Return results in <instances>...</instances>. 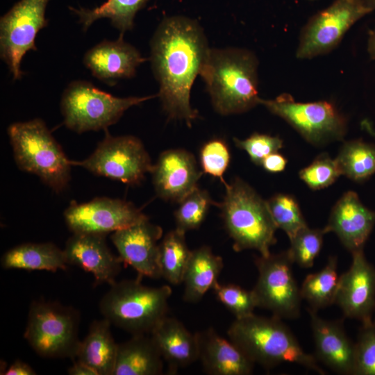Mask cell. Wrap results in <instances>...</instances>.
Instances as JSON below:
<instances>
[{"label": "cell", "instance_id": "cell-7", "mask_svg": "<svg viewBox=\"0 0 375 375\" xmlns=\"http://www.w3.org/2000/svg\"><path fill=\"white\" fill-rule=\"evenodd\" d=\"M80 312L57 301L38 300L29 307L24 337L40 356L74 360L81 340Z\"/></svg>", "mask_w": 375, "mask_h": 375}, {"label": "cell", "instance_id": "cell-17", "mask_svg": "<svg viewBox=\"0 0 375 375\" xmlns=\"http://www.w3.org/2000/svg\"><path fill=\"white\" fill-rule=\"evenodd\" d=\"M157 196L179 203L197 187L203 174L190 152L182 149L162 151L151 172Z\"/></svg>", "mask_w": 375, "mask_h": 375}, {"label": "cell", "instance_id": "cell-42", "mask_svg": "<svg viewBox=\"0 0 375 375\" xmlns=\"http://www.w3.org/2000/svg\"><path fill=\"white\" fill-rule=\"evenodd\" d=\"M67 372L69 375H97L91 367L77 360L74 361Z\"/></svg>", "mask_w": 375, "mask_h": 375}, {"label": "cell", "instance_id": "cell-37", "mask_svg": "<svg viewBox=\"0 0 375 375\" xmlns=\"http://www.w3.org/2000/svg\"><path fill=\"white\" fill-rule=\"evenodd\" d=\"M353 375H375V322L362 323L355 343Z\"/></svg>", "mask_w": 375, "mask_h": 375}, {"label": "cell", "instance_id": "cell-4", "mask_svg": "<svg viewBox=\"0 0 375 375\" xmlns=\"http://www.w3.org/2000/svg\"><path fill=\"white\" fill-rule=\"evenodd\" d=\"M224 200L218 206L225 228L238 252L254 249L267 256L276 242L277 227L265 201L248 183L236 177L226 182Z\"/></svg>", "mask_w": 375, "mask_h": 375}, {"label": "cell", "instance_id": "cell-40", "mask_svg": "<svg viewBox=\"0 0 375 375\" xmlns=\"http://www.w3.org/2000/svg\"><path fill=\"white\" fill-rule=\"evenodd\" d=\"M287 159L281 154L275 152L264 158L261 166L271 173L283 172L286 166Z\"/></svg>", "mask_w": 375, "mask_h": 375}, {"label": "cell", "instance_id": "cell-32", "mask_svg": "<svg viewBox=\"0 0 375 375\" xmlns=\"http://www.w3.org/2000/svg\"><path fill=\"white\" fill-rule=\"evenodd\" d=\"M174 212L176 228L186 233L197 229L204 221L212 205L218 206L209 193L197 187L179 203Z\"/></svg>", "mask_w": 375, "mask_h": 375}, {"label": "cell", "instance_id": "cell-22", "mask_svg": "<svg viewBox=\"0 0 375 375\" xmlns=\"http://www.w3.org/2000/svg\"><path fill=\"white\" fill-rule=\"evenodd\" d=\"M199 360L210 375H249L254 363L229 338H224L213 328L196 333Z\"/></svg>", "mask_w": 375, "mask_h": 375}, {"label": "cell", "instance_id": "cell-38", "mask_svg": "<svg viewBox=\"0 0 375 375\" xmlns=\"http://www.w3.org/2000/svg\"><path fill=\"white\" fill-rule=\"evenodd\" d=\"M340 175L336 161L326 153L319 156L310 165L299 172L300 178L312 190L329 186Z\"/></svg>", "mask_w": 375, "mask_h": 375}, {"label": "cell", "instance_id": "cell-9", "mask_svg": "<svg viewBox=\"0 0 375 375\" xmlns=\"http://www.w3.org/2000/svg\"><path fill=\"white\" fill-rule=\"evenodd\" d=\"M72 165L123 183L134 185L151 173L153 165L142 141L133 135L112 136L107 131L94 152Z\"/></svg>", "mask_w": 375, "mask_h": 375}, {"label": "cell", "instance_id": "cell-41", "mask_svg": "<svg viewBox=\"0 0 375 375\" xmlns=\"http://www.w3.org/2000/svg\"><path fill=\"white\" fill-rule=\"evenodd\" d=\"M35 371L26 362L17 360H15L7 369L3 375H35Z\"/></svg>", "mask_w": 375, "mask_h": 375}, {"label": "cell", "instance_id": "cell-33", "mask_svg": "<svg viewBox=\"0 0 375 375\" xmlns=\"http://www.w3.org/2000/svg\"><path fill=\"white\" fill-rule=\"evenodd\" d=\"M277 228L282 229L291 240L308 225L296 199L286 194H276L267 201Z\"/></svg>", "mask_w": 375, "mask_h": 375}, {"label": "cell", "instance_id": "cell-2", "mask_svg": "<svg viewBox=\"0 0 375 375\" xmlns=\"http://www.w3.org/2000/svg\"><path fill=\"white\" fill-rule=\"evenodd\" d=\"M258 66L248 49H210L199 76L218 114H240L260 104Z\"/></svg>", "mask_w": 375, "mask_h": 375}, {"label": "cell", "instance_id": "cell-18", "mask_svg": "<svg viewBox=\"0 0 375 375\" xmlns=\"http://www.w3.org/2000/svg\"><path fill=\"white\" fill-rule=\"evenodd\" d=\"M106 235L73 233L63 249L68 265L92 274L95 284L114 283L122 261L115 256L106 242Z\"/></svg>", "mask_w": 375, "mask_h": 375}, {"label": "cell", "instance_id": "cell-39", "mask_svg": "<svg viewBox=\"0 0 375 375\" xmlns=\"http://www.w3.org/2000/svg\"><path fill=\"white\" fill-rule=\"evenodd\" d=\"M233 141L237 147L248 153L254 164L260 166L265 157L283 147V140L279 137L258 133H253L245 140L234 138Z\"/></svg>", "mask_w": 375, "mask_h": 375}, {"label": "cell", "instance_id": "cell-8", "mask_svg": "<svg viewBox=\"0 0 375 375\" xmlns=\"http://www.w3.org/2000/svg\"><path fill=\"white\" fill-rule=\"evenodd\" d=\"M157 97H117L85 81L70 83L62 93L60 110L69 129L82 133L106 130L128 108Z\"/></svg>", "mask_w": 375, "mask_h": 375}, {"label": "cell", "instance_id": "cell-29", "mask_svg": "<svg viewBox=\"0 0 375 375\" xmlns=\"http://www.w3.org/2000/svg\"><path fill=\"white\" fill-rule=\"evenodd\" d=\"M191 253L185 232L177 228L168 232L159 244L158 264L161 278L172 285L182 283Z\"/></svg>", "mask_w": 375, "mask_h": 375}, {"label": "cell", "instance_id": "cell-27", "mask_svg": "<svg viewBox=\"0 0 375 375\" xmlns=\"http://www.w3.org/2000/svg\"><path fill=\"white\" fill-rule=\"evenodd\" d=\"M3 269L28 271L44 270L55 272L65 270L67 262L64 250L51 242L24 243L3 253L1 259Z\"/></svg>", "mask_w": 375, "mask_h": 375}, {"label": "cell", "instance_id": "cell-23", "mask_svg": "<svg viewBox=\"0 0 375 375\" xmlns=\"http://www.w3.org/2000/svg\"><path fill=\"white\" fill-rule=\"evenodd\" d=\"M150 335L167 363L169 374H175L199 360L197 334L190 332L178 319L165 317Z\"/></svg>", "mask_w": 375, "mask_h": 375}, {"label": "cell", "instance_id": "cell-26", "mask_svg": "<svg viewBox=\"0 0 375 375\" xmlns=\"http://www.w3.org/2000/svg\"><path fill=\"white\" fill-rule=\"evenodd\" d=\"M223 267L222 257L213 253L209 247L202 246L192 251L182 283L184 301H199L218 283Z\"/></svg>", "mask_w": 375, "mask_h": 375}, {"label": "cell", "instance_id": "cell-10", "mask_svg": "<svg viewBox=\"0 0 375 375\" xmlns=\"http://www.w3.org/2000/svg\"><path fill=\"white\" fill-rule=\"evenodd\" d=\"M259 103L287 122L312 144L340 140L346 133V119L328 101L297 102L290 94H282L273 99L260 98Z\"/></svg>", "mask_w": 375, "mask_h": 375}, {"label": "cell", "instance_id": "cell-25", "mask_svg": "<svg viewBox=\"0 0 375 375\" xmlns=\"http://www.w3.org/2000/svg\"><path fill=\"white\" fill-rule=\"evenodd\" d=\"M106 319L93 321L87 335L81 340L75 360L91 367L97 375H112L117 346Z\"/></svg>", "mask_w": 375, "mask_h": 375}, {"label": "cell", "instance_id": "cell-34", "mask_svg": "<svg viewBox=\"0 0 375 375\" xmlns=\"http://www.w3.org/2000/svg\"><path fill=\"white\" fill-rule=\"evenodd\" d=\"M324 234L323 229H313L308 226L300 230L290 240L291 245L288 251L292 262L303 268L312 267L322 247Z\"/></svg>", "mask_w": 375, "mask_h": 375}, {"label": "cell", "instance_id": "cell-5", "mask_svg": "<svg viewBox=\"0 0 375 375\" xmlns=\"http://www.w3.org/2000/svg\"><path fill=\"white\" fill-rule=\"evenodd\" d=\"M99 304L111 325L134 335H150L165 317L172 291L169 285L149 287L140 278L115 281Z\"/></svg>", "mask_w": 375, "mask_h": 375}, {"label": "cell", "instance_id": "cell-1", "mask_svg": "<svg viewBox=\"0 0 375 375\" xmlns=\"http://www.w3.org/2000/svg\"><path fill=\"white\" fill-rule=\"evenodd\" d=\"M151 67L159 84L157 94L170 119L191 126L199 112L190 104V92L210 47L198 22L176 15L162 19L151 40Z\"/></svg>", "mask_w": 375, "mask_h": 375}, {"label": "cell", "instance_id": "cell-20", "mask_svg": "<svg viewBox=\"0 0 375 375\" xmlns=\"http://www.w3.org/2000/svg\"><path fill=\"white\" fill-rule=\"evenodd\" d=\"M315 347V358L340 374H353L355 344L348 338L342 319L326 320L308 309Z\"/></svg>", "mask_w": 375, "mask_h": 375}, {"label": "cell", "instance_id": "cell-28", "mask_svg": "<svg viewBox=\"0 0 375 375\" xmlns=\"http://www.w3.org/2000/svg\"><path fill=\"white\" fill-rule=\"evenodd\" d=\"M148 0H107L99 6L92 9L71 8L78 17L83 30L87 29L97 20L107 18L112 26L123 35L131 31L134 26L135 14Z\"/></svg>", "mask_w": 375, "mask_h": 375}, {"label": "cell", "instance_id": "cell-31", "mask_svg": "<svg viewBox=\"0 0 375 375\" xmlns=\"http://www.w3.org/2000/svg\"><path fill=\"white\" fill-rule=\"evenodd\" d=\"M335 160L341 175L363 181L375 172V146L362 140L347 142Z\"/></svg>", "mask_w": 375, "mask_h": 375}, {"label": "cell", "instance_id": "cell-24", "mask_svg": "<svg viewBox=\"0 0 375 375\" xmlns=\"http://www.w3.org/2000/svg\"><path fill=\"white\" fill-rule=\"evenodd\" d=\"M163 360L150 335H134L118 344L112 375H160Z\"/></svg>", "mask_w": 375, "mask_h": 375}, {"label": "cell", "instance_id": "cell-6", "mask_svg": "<svg viewBox=\"0 0 375 375\" xmlns=\"http://www.w3.org/2000/svg\"><path fill=\"white\" fill-rule=\"evenodd\" d=\"M8 135L19 169L36 175L58 194L66 189L71 179V160L42 119L12 123Z\"/></svg>", "mask_w": 375, "mask_h": 375}, {"label": "cell", "instance_id": "cell-3", "mask_svg": "<svg viewBox=\"0 0 375 375\" xmlns=\"http://www.w3.org/2000/svg\"><path fill=\"white\" fill-rule=\"evenodd\" d=\"M227 334L254 364L270 369L284 362L296 363L319 374H326L317 358L304 351L290 329L278 317L253 313L235 319Z\"/></svg>", "mask_w": 375, "mask_h": 375}, {"label": "cell", "instance_id": "cell-13", "mask_svg": "<svg viewBox=\"0 0 375 375\" xmlns=\"http://www.w3.org/2000/svg\"><path fill=\"white\" fill-rule=\"evenodd\" d=\"M369 12L359 0H335L312 16L301 30L297 58L311 59L330 52L349 29Z\"/></svg>", "mask_w": 375, "mask_h": 375}, {"label": "cell", "instance_id": "cell-11", "mask_svg": "<svg viewBox=\"0 0 375 375\" xmlns=\"http://www.w3.org/2000/svg\"><path fill=\"white\" fill-rule=\"evenodd\" d=\"M292 262L287 251L256 258L258 276L253 292L258 307L269 310L281 319L300 315L302 298L293 276Z\"/></svg>", "mask_w": 375, "mask_h": 375}, {"label": "cell", "instance_id": "cell-14", "mask_svg": "<svg viewBox=\"0 0 375 375\" xmlns=\"http://www.w3.org/2000/svg\"><path fill=\"white\" fill-rule=\"evenodd\" d=\"M64 218L73 233L106 235L149 217L129 201L97 197L85 203H72L65 210Z\"/></svg>", "mask_w": 375, "mask_h": 375}, {"label": "cell", "instance_id": "cell-12", "mask_svg": "<svg viewBox=\"0 0 375 375\" xmlns=\"http://www.w3.org/2000/svg\"><path fill=\"white\" fill-rule=\"evenodd\" d=\"M49 1L20 0L0 19V56L15 81L23 76V57L28 51L37 50V34L47 26L45 9Z\"/></svg>", "mask_w": 375, "mask_h": 375}, {"label": "cell", "instance_id": "cell-15", "mask_svg": "<svg viewBox=\"0 0 375 375\" xmlns=\"http://www.w3.org/2000/svg\"><path fill=\"white\" fill-rule=\"evenodd\" d=\"M162 236V228L148 218L112 233L110 239L122 262L133 267L139 276L160 278L158 241Z\"/></svg>", "mask_w": 375, "mask_h": 375}, {"label": "cell", "instance_id": "cell-36", "mask_svg": "<svg viewBox=\"0 0 375 375\" xmlns=\"http://www.w3.org/2000/svg\"><path fill=\"white\" fill-rule=\"evenodd\" d=\"M199 158L203 173L219 178L224 184L226 183L223 176L231 161V153L224 139L215 138L203 144Z\"/></svg>", "mask_w": 375, "mask_h": 375}, {"label": "cell", "instance_id": "cell-30", "mask_svg": "<svg viewBox=\"0 0 375 375\" xmlns=\"http://www.w3.org/2000/svg\"><path fill=\"white\" fill-rule=\"evenodd\" d=\"M339 281L337 257L330 256L322 270L305 278L300 288L301 297L316 311L329 306L335 303Z\"/></svg>", "mask_w": 375, "mask_h": 375}, {"label": "cell", "instance_id": "cell-43", "mask_svg": "<svg viewBox=\"0 0 375 375\" xmlns=\"http://www.w3.org/2000/svg\"><path fill=\"white\" fill-rule=\"evenodd\" d=\"M367 51L372 59L375 60V30L370 32L367 40Z\"/></svg>", "mask_w": 375, "mask_h": 375}, {"label": "cell", "instance_id": "cell-35", "mask_svg": "<svg viewBox=\"0 0 375 375\" xmlns=\"http://www.w3.org/2000/svg\"><path fill=\"white\" fill-rule=\"evenodd\" d=\"M217 299L235 317H245L253 313L258 303L253 290H247L232 283L221 284L213 288Z\"/></svg>", "mask_w": 375, "mask_h": 375}, {"label": "cell", "instance_id": "cell-44", "mask_svg": "<svg viewBox=\"0 0 375 375\" xmlns=\"http://www.w3.org/2000/svg\"><path fill=\"white\" fill-rule=\"evenodd\" d=\"M359 1L370 12L375 10V0H359Z\"/></svg>", "mask_w": 375, "mask_h": 375}, {"label": "cell", "instance_id": "cell-21", "mask_svg": "<svg viewBox=\"0 0 375 375\" xmlns=\"http://www.w3.org/2000/svg\"><path fill=\"white\" fill-rule=\"evenodd\" d=\"M375 223V212L366 208L358 194L348 191L332 209L324 233H335L351 253L361 250Z\"/></svg>", "mask_w": 375, "mask_h": 375}, {"label": "cell", "instance_id": "cell-19", "mask_svg": "<svg viewBox=\"0 0 375 375\" xmlns=\"http://www.w3.org/2000/svg\"><path fill=\"white\" fill-rule=\"evenodd\" d=\"M147 58L123 35L113 41L103 40L85 53L83 63L92 74L108 85H113L120 79L131 78L139 65Z\"/></svg>", "mask_w": 375, "mask_h": 375}, {"label": "cell", "instance_id": "cell-16", "mask_svg": "<svg viewBox=\"0 0 375 375\" xmlns=\"http://www.w3.org/2000/svg\"><path fill=\"white\" fill-rule=\"evenodd\" d=\"M352 257L349 269L340 276L335 303L346 317L365 323L372 320L375 310V268L362 249L352 253Z\"/></svg>", "mask_w": 375, "mask_h": 375}]
</instances>
